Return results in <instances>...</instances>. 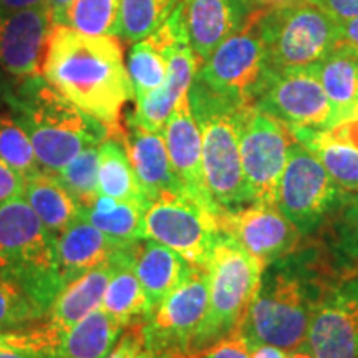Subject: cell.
Instances as JSON below:
<instances>
[{"mask_svg":"<svg viewBox=\"0 0 358 358\" xmlns=\"http://www.w3.org/2000/svg\"><path fill=\"white\" fill-rule=\"evenodd\" d=\"M42 75L73 105L105 124L110 136L122 138L120 116L134 100L122 40L53 25Z\"/></svg>","mask_w":358,"mask_h":358,"instance_id":"cell-1","label":"cell"},{"mask_svg":"<svg viewBox=\"0 0 358 358\" xmlns=\"http://www.w3.org/2000/svg\"><path fill=\"white\" fill-rule=\"evenodd\" d=\"M6 106L22 124L40 168L62 171L83 148L100 145L110 129L73 105L43 75L17 78Z\"/></svg>","mask_w":358,"mask_h":358,"instance_id":"cell-2","label":"cell"},{"mask_svg":"<svg viewBox=\"0 0 358 358\" xmlns=\"http://www.w3.org/2000/svg\"><path fill=\"white\" fill-rule=\"evenodd\" d=\"M0 274L20 285L43 315L64 289L57 239L24 196L0 204Z\"/></svg>","mask_w":358,"mask_h":358,"instance_id":"cell-3","label":"cell"},{"mask_svg":"<svg viewBox=\"0 0 358 358\" xmlns=\"http://www.w3.org/2000/svg\"><path fill=\"white\" fill-rule=\"evenodd\" d=\"M189 105L203 138V168L209 194L226 211L249 206L241 161L239 122L244 105L227 100L194 77Z\"/></svg>","mask_w":358,"mask_h":358,"instance_id":"cell-4","label":"cell"},{"mask_svg":"<svg viewBox=\"0 0 358 358\" xmlns=\"http://www.w3.org/2000/svg\"><path fill=\"white\" fill-rule=\"evenodd\" d=\"M264 271L266 266L234 239L217 237L208 262L209 302L198 337V357L227 335L241 332L262 287Z\"/></svg>","mask_w":358,"mask_h":358,"instance_id":"cell-5","label":"cell"},{"mask_svg":"<svg viewBox=\"0 0 358 358\" xmlns=\"http://www.w3.org/2000/svg\"><path fill=\"white\" fill-rule=\"evenodd\" d=\"M261 24L274 71L315 65L340 42L338 20L310 0L262 10Z\"/></svg>","mask_w":358,"mask_h":358,"instance_id":"cell-6","label":"cell"},{"mask_svg":"<svg viewBox=\"0 0 358 358\" xmlns=\"http://www.w3.org/2000/svg\"><path fill=\"white\" fill-rule=\"evenodd\" d=\"M262 10H256L239 32L224 40L201 64L196 78L227 100L239 105L256 103L274 75L261 24Z\"/></svg>","mask_w":358,"mask_h":358,"instance_id":"cell-7","label":"cell"},{"mask_svg":"<svg viewBox=\"0 0 358 358\" xmlns=\"http://www.w3.org/2000/svg\"><path fill=\"white\" fill-rule=\"evenodd\" d=\"M315 299L292 272H275L259 290L241 332L254 345L279 347L295 352L306 347Z\"/></svg>","mask_w":358,"mask_h":358,"instance_id":"cell-8","label":"cell"},{"mask_svg":"<svg viewBox=\"0 0 358 358\" xmlns=\"http://www.w3.org/2000/svg\"><path fill=\"white\" fill-rule=\"evenodd\" d=\"M219 213L186 194L164 192L146 206L141 237L173 249L194 268H206L214 244L222 234L217 224Z\"/></svg>","mask_w":358,"mask_h":358,"instance_id":"cell-9","label":"cell"},{"mask_svg":"<svg viewBox=\"0 0 358 358\" xmlns=\"http://www.w3.org/2000/svg\"><path fill=\"white\" fill-rule=\"evenodd\" d=\"M209 302V274L192 268L186 280L143 320L145 348L155 358H196Z\"/></svg>","mask_w":358,"mask_h":358,"instance_id":"cell-10","label":"cell"},{"mask_svg":"<svg viewBox=\"0 0 358 358\" xmlns=\"http://www.w3.org/2000/svg\"><path fill=\"white\" fill-rule=\"evenodd\" d=\"M239 143L250 204L275 206L289 150L295 143L292 129L252 103L241 110Z\"/></svg>","mask_w":358,"mask_h":358,"instance_id":"cell-11","label":"cell"},{"mask_svg":"<svg viewBox=\"0 0 358 358\" xmlns=\"http://www.w3.org/2000/svg\"><path fill=\"white\" fill-rule=\"evenodd\" d=\"M343 191L337 186L324 164L308 148L295 141L289 150L282 173L275 206L297 226L302 236L319 229L332 216Z\"/></svg>","mask_w":358,"mask_h":358,"instance_id":"cell-12","label":"cell"},{"mask_svg":"<svg viewBox=\"0 0 358 358\" xmlns=\"http://www.w3.org/2000/svg\"><path fill=\"white\" fill-rule=\"evenodd\" d=\"M163 52L168 64L166 82L155 92L134 100V111L128 120L138 127L161 133L178 101L189 93L201 60L187 40L181 6L174 7L168 20L150 37Z\"/></svg>","mask_w":358,"mask_h":358,"instance_id":"cell-13","label":"cell"},{"mask_svg":"<svg viewBox=\"0 0 358 358\" xmlns=\"http://www.w3.org/2000/svg\"><path fill=\"white\" fill-rule=\"evenodd\" d=\"M254 105L290 129H329L337 122L313 66L274 71Z\"/></svg>","mask_w":358,"mask_h":358,"instance_id":"cell-14","label":"cell"},{"mask_svg":"<svg viewBox=\"0 0 358 358\" xmlns=\"http://www.w3.org/2000/svg\"><path fill=\"white\" fill-rule=\"evenodd\" d=\"M306 348L313 358H358V277L315 299Z\"/></svg>","mask_w":358,"mask_h":358,"instance_id":"cell-15","label":"cell"},{"mask_svg":"<svg viewBox=\"0 0 358 358\" xmlns=\"http://www.w3.org/2000/svg\"><path fill=\"white\" fill-rule=\"evenodd\" d=\"M217 224L222 234L234 239L266 267L290 256L303 237L297 226L271 204H249L234 211L222 209Z\"/></svg>","mask_w":358,"mask_h":358,"instance_id":"cell-16","label":"cell"},{"mask_svg":"<svg viewBox=\"0 0 358 358\" xmlns=\"http://www.w3.org/2000/svg\"><path fill=\"white\" fill-rule=\"evenodd\" d=\"M52 29L47 6L0 15V66L13 78L42 75Z\"/></svg>","mask_w":358,"mask_h":358,"instance_id":"cell-17","label":"cell"},{"mask_svg":"<svg viewBox=\"0 0 358 358\" xmlns=\"http://www.w3.org/2000/svg\"><path fill=\"white\" fill-rule=\"evenodd\" d=\"M174 173L181 179L189 198L213 211H222L209 194L203 168V138L191 111L189 93L178 101L161 131Z\"/></svg>","mask_w":358,"mask_h":358,"instance_id":"cell-18","label":"cell"},{"mask_svg":"<svg viewBox=\"0 0 358 358\" xmlns=\"http://www.w3.org/2000/svg\"><path fill=\"white\" fill-rule=\"evenodd\" d=\"M179 6L187 40L201 64L257 10L252 0H179Z\"/></svg>","mask_w":358,"mask_h":358,"instance_id":"cell-19","label":"cell"},{"mask_svg":"<svg viewBox=\"0 0 358 358\" xmlns=\"http://www.w3.org/2000/svg\"><path fill=\"white\" fill-rule=\"evenodd\" d=\"M122 140L138 181L150 203L164 192L186 194V187L174 173L166 143L161 133L150 131L127 120Z\"/></svg>","mask_w":358,"mask_h":358,"instance_id":"cell-20","label":"cell"},{"mask_svg":"<svg viewBox=\"0 0 358 358\" xmlns=\"http://www.w3.org/2000/svg\"><path fill=\"white\" fill-rule=\"evenodd\" d=\"M123 243L93 226L83 211L57 237V254L64 287L98 266L110 262Z\"/></svg>","mask_w":358,"mask_h":358,"instance_id":"cell-21","label":"cell"},{"mask_svg":"<svg viewBox=\"0 0 358 358\" xmlns=\"http://www.w3.org/2000/svg\"><path fill=\"white\" fill-rule=\"evenodd\" d=\"M140 241L124 244L115 254L113 274H111L100 306L103 310L108 312L115 320H118L124 327L134 324L136 319L145 320L151 313L150 301H148L136 271H134Z\"/></svg>","mask_w":358,"mask_h":358,"instance_id":"cell-22","label":"cell"},{"mask_svg":"<svg viewBox=\"0 0 358 358\" xmlns=\"http://www.w3.org/2000/svg\"><path fill=\"white\" fill-rule=\"evenodd\" d=\"M192 268L189 262L166 245L151 239L140 241L134 271L150 301L151 312L186 280Z\"/></svg>","mask_w":358,"mask_h":358,"instance_id":"cell-23","label":"cell"},{"mask_svg":"<svg viewBox=\"0 0 358 358\" xmlns=\"http://www.w3.org/2000/svg\"><path fill=\"white\" fill-rule=\"evenodd\" d=\"M22 196L55 239L83 211L57 174L43 168L24 179Z\"/></svg>","mask_w":358,"mask_h":358,"instance_id":"cell-24","label":"cell"},{"mask_svg":"<svg viewBox=\"0 0 358 358\" xmlns=\"http://www.w3.org/2000/svg\"><path fill=\"white\" fill-rule=\"evenodd\" d=\"M312 66L338 122L358 105V50L338 42Z\"/></svg>","mask_w":358,"mask_h":358,"instance_id":"cell-25","label":"cell"},{"mask_svg":"<svg viewBox=\"0 0 358 358\" xmlns=\"http://www.w3.org/2000/svg\"><path fill=\"white\" fill-rule=\"evenodd\" d=\"M124 330L127 327L98 307L65 335L60 358H108Z\"/></svg>","mask_w":358,"mask_h":358,"instance_id":"cell-26","label":"cell"},{"mask_svg":"<svg viewBox=\"0 0 358 358\" xmlns=\"http://www.w3.org/2000/svg\"><path fill=\"white\" fill-rule=\"evenodd\" d=\"M98 187L100 194L108 198L128 201L143 208L150 204V199L129 163L122 138L108 136L101 141L98 156Z\"/></svg>","mask_w":358,"mask_h":358,"instance_id":"cell-27","label":"cell"},{"mask_svg":"<svg viewBox=\"0 0 358 358\" xmlns=\"http://www.w3.org/2000/svg\"><path fill=\"white\" fill-rule=\"evenodd\" d=\"M292 133L295 141L319 158L340 189H358V150L335 140L325 129L294 128Z\"/></svg>","mask_w":358,"mask_h":358,"instance_id":"cell-28","label":"cell"},{"mask_svg":"<svg viewBox=\"0 0 358 358\" xmlns=\"http://www.w3.org/2000/svg\"><path fill=\"white\" fill-rule=\"evenodd\" d=\"M146 208L100 194L90 208L83 209V216L111 239L129 244L141 237V219Z\"/></svg>","mask_w":358,"mask_h":358,"instance_id":"cell-29","label":"cell"},{"mask_svg":"<svg viewBox=\"0 0 358 358\" xmlns=\"http://www.w3.org/2000/svg\"><path fill=\"white\" fill-rule=\"evenodd\" d=\"M179 0H120L116 38L136 43L151 37L168 17Z\"/></svg>","mask_w":358,"mask_h":358,"instance_id":"cell-30","label":"cell"},{"mask_svg":"<svg viewBox=\"0 0 358 358\" xmlns=\"http://www.w3.org/2000/svg\"><path fill=\"white\" fill-rule=\"evenodd\" d=\"M127 70L133 85L134 100L158 90L168 77L166 58L150 37L133 43L129 48Z\"/></svg>","mask_w":358,"mask_h":358,"instance_id":"cell-31","label":"cell"},{"mask_svg":"<svg viewBox=\"0 0 358 358\" xmlns=\"http://www.w3.org/2000/svg\"><path fill=\"white\" fill-rule=\"evenodd\" d=\"M101 145V143H100ZM100 145H90L70 161L62 171L55 173L73 199L87 209L100 196L98 187V156Z\"/></svg>","mask_w":358,"mask_h":358,"instance_id":"cell-32","label":"cell"},{"mask_svg":"<svg viewBox=\"0 0 358 358\" xmlns=\"http://www.w3.org/2000/svg\"><path fill=\"white\" fill-rule=\"evenodd\" d=\"M118 8L120 0H75L64 25L93 37H115Z\"/></svg>","mask_w":358,"mask_h":358,"instance_id":"cell-33","label":"cell"},{"mask_svg":"<svg viewBox=\"0 0 358 358\" xmlns=\"http://www.w3.org/2000/svg\"><path fill=\"white\" fill-rule=\"evenodd\" d=\"M0 159L24 179L40 169L32 141L12 113H0Z\"/></svg>","mask_w":358,"mask_h":358,"instance_id":"cell-34","label":"cell"},{"mask_svg":"<svg viewBox=\"0 0 358 358\" xmlns=\"http://www.w3.org/2000/svg\"><path fill=\"white\" fill-rule=\"evenodd\" d=\"M43 317V312L20 285L0 274V334L24 329Z\"/></svg>","mask_w":358,"mask_h":358,"instance_id":"cell-35","label":"cell"},{"mask_svg":"<svg viewBox=\"0 0 358 358\" xmlns=\"http://www.w3.org/2000/svg\"><path fill=\"white\" fill-rule=\"evenodd\" d=\"M334 214L337 216L335 229L340 252L358 262V189L343 191Z\"/></svg>","mask_w":358,"mask_h":358,"instance_id":"cell-36","label":"cell"},{"mask_svg":"<svg viewBox=\"0 0 358 358\" xmlns=\"http://www.w3.org/2000/svg\"><path fill=\"white\" fill-rule=\"evenodd\" d=\"M198 358H250V343L243 332L227 335Z\"/></svg>","mask_w":358,"mask_h":358,"instance_id":"cell-37","label":"cell"},{"mask_svg":"<svg viewBox=\"0 0 358 358\" xmlns=\"http://www.w3.org/2000/svg\"><path fill=\"white\" fill-rule=\"evenodd\" d=\"M143 350H145V335H143L141 320L127 327V332L122 335L118 345L113 348L108 358H138Z\"/></svg>","mask_w":358,"mask_h":358,"instance_id":"cell-38","label":"cell"},{"mask_svg":"<svg viewBox=\"0 0 358 358\" xmlns=\"http://www.w3.org/2000/svg\"><path fill=\"white\" fill-rule=\"evenodd\" d=\"M335 140L345 143V145L358 150V105L350 113L335 122L329 129H325Z\"/></svg>","mask_w":358,"mask_h":358,"instance_id":"cell-39","label":"cell"},{"mask_svg":"<svg viewBox=\"0 0 358 358\" xmlns=\"http://www.w3.org/2000/svg\"><path fill=\"white\" fill-rule=\"evenodd\" d=\"M24 194V178L0 159V204Z\"/></svg>","mask_w":358,"mask_h":358,"instance_id":"cell-40","label":"cell"},{"mask_svg":"<svg viewBox=\"0 0 358 358\" xmlns=\"http://www.w3.org/2000/svg\"><path fill=\"white\" fill-rule=\"evenodd\" d=\"M334 15L337 20L355 19L358 17V0H310Z\"/></svg>","mask_w":358,"mask_h":358,"instance_id":"cell-41","label":"cell"},{"mask_svg":"<svg viewBox=\"0 0 358 358\" xmlns=\"http://www.w3.org/2000/svg\"><path fill=\"white\" fill-rule=\"evenodd\" d=\"M0 358H47L40 353H35L29 348L19 347L15 343L8 342L0 335Z\"/></svg>","mask_w":358,"mask_h":358,"instance_id":"cell-42","label":"cell"},{"mask_svg":"<svg viewBox=\"0 0 358 358\" xmlns=\"http://www.w3.org/2000/svg\"><path fill=\"white\" fill-rule=\"evenodd\" d=\"M340 29V42L350 45L358 50V17L355 19L338 20Z\"/></svg>","mask_w":358,"mask_h":358,"instance_id":"cell-43","label":"cell"},{"mask_svg":"<svg viewBox=\"0 0 358 358\" xmlns=\"http://www.w3.org/2000/svg\"><path fill=\"white\" fill-rule=\"evenodd\" d=\"M75 0H47V8L50 13L53 25H64L65 17L69 13L71 3Z\"/></svg>","mask_w":358,"mask_h":358,"instance_id":"cell-44","label":"cell"},{"mask_svg":"<svg viewBox=\"0 0 358 358\" xmlns=\"http://www.w3.org/2000/svg\"><path fill=\"white\" fill-rule=\"evenodd\" d=\"M47 6V0H0V15Z\"/></svg>","mask_w":358,"mask_h":358,"instance_id":"cell-45","label":"cell"},{"mask_svg":"<svg viewBox=\"0 0 358 358\" xmlns=\"http://www.w3.org/2000/svg\"><path fill=\"white\" fill-rule=\"evenodd\" d=\"M250 358H290V355L289 352L282 350L279 347L261 343V345H254L250 348Z\"/></svg>","mask_w":358,"mask_h":358,"instance_id":"cell-46","label":"cell"},{"mask_svg":"<svg viewBox=\"0 0 358 358\" xmlns=\"http://www.w3.org/2000/svg\"><path fill=\"white\" fill-rule=\"evenodd\" d=\"M15 82H17V78L10 77V75H8L7 71L0 66V105H6L7 96L10 95Z\"/></svg>","mask_w":358,"mask_h":358,"instance_id":"cell-47","label":"cell"},{"mask_svg":"<svg viewBox=\"0 0 358 358\" xmlns=\"http://www.w3.org/2000/svg\"><path fill=\"white\" fill-rule=\"evenodd\" d=\"M294 2H301V0H252L254 7H256L257 10H271V8L289 6V3Z\"/></svg>","mask_w":358,"mask_h":358,"instance_id":"cell-48","label":"cell"},{"mask_svg":"<svg viewBox=\"0 0 358 358\" xmlns=\"http://www.w3.org/2000/svg\"><path fill=\"white\" fill-rule=\"evenodd\" d=\"M290 358H313V357H312V353L308 352L306 347H302V348H299V350L292 352V355H290Z\"/></svg>","mask_w":358,"mask_h":358,"instance_id":"cell-49","label":"cell"},{"mask_svg":"<svg viewBox=\"0 0 358 358\" xmlns=\"http://www.w3.org/2000/svg\"><path fill=\"white\" fill-rule=\"evenodd\" d=\"M138 358H155L153 355H151V353L150 352H148L146 350V348H145V350H143L141 353H140V357H138Z\"/></svg>","mask_w":358,"mask_h":358,"instance_id":"cell-50","label":"cell"}]
</instances>
